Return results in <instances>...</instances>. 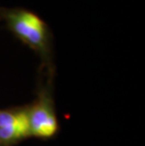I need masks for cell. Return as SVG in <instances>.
Returning a JSON list of instances; mask_svg holds the SVG:
<instances>
[{
    "mask_svg": "<svg viewBox=\"0 0 145 146\" xmlns=\"http://www.w3.org/2000/svg\"><path fill=\"white\" fill-rule=\"evenodd\" d=\"M28 136H30L28 120L26 110H24L19 119L0 128V144L4 146L11 145Z\"/></svg>",
    "mask_w": 145,
    "mask_h": 146,
    "instance_id": "cell-3",
    "label": "cell"
},
{
    "mask_svg": "<svg viewBox=\"0 0 145 146\" xmlns=\"http://www.w3.org/2000/svg\"><path fill=\"white\" fill-rule=\"evenodd\" d=\"M30 136L47 139L58 132V123L50 100L42 96L31 108L26 110Z\"/></svg>",
    "mask_w": 145,
    "mask_h": 146,
    "instance_id": "cell-2",
    "label": "cell"
},
{
    "mask_svg": "<svg viewBox=\"0 0 145 146\" xmlns=\"http://www.w3.org/2000/svg\"><path fill=\"white\" fill-rule=\"evenodd\" d=\"M0 19L9 30L30 48L45 64L51 61V35L45 22L24 8H0Z\"/></svg>",
    "mask_w": 145,
    "mask_h": 146,
    "instance_id": "cell-1",
    "label": "cell"
}]
</instances>
